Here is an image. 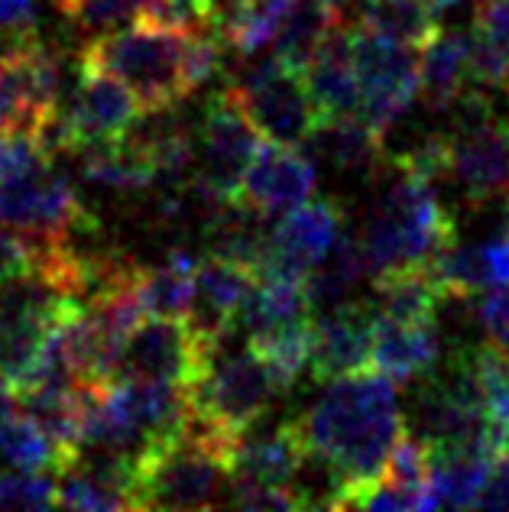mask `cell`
<instances>
[{
	"mask_svg": "<svg viewBox=\"0 0 509 512\" xmlns=\"http://www.w3.org/2000/svg\"><path fill=\"white\" fill-rule=\"evenodd\" d=\"M234 448L195 419L176 438L150 444L137 457V509H208L227 503Z\"/></svg>",
	"mask_w": 509,
	"mask_h": 512,
	"instance_id": "obj_4",
	"label": "cell"
},
{
	"mask_svg": "<svg viewBox=\"0 0 509 512\" xmlns=\"http://www.w3.org/2000/svg\"><path fill=\"white\" fill-rule=\"evenodd\" d=\"M299 422L312 457L325 461L334 477L325 506L357 509L360 496L373 480H380L396 441L403 438L396 380L380 370L331 380L328 393Z\"/></svg>",
	"mask_w": 509,
	"mask_h": 512,
	"instance_id": "obj_1",
	"label": "cell"
},
{
	"mask_svg": "<svg viewBox=\"0 0 509 512\" xmlns=\"http://www.w3.org/2000/svg\"><path fill=\"white\" fill-rule=\"evenodd\" d=\"M257 276V269L247 263L208 253L195 269V299L189 321L202 334H208L214 344H224L227 331L237 328L240 305H244Z\"/></svg>",
	"mask_w": 509,
	"mask_h": 512,
	"instance_id": "obj_18",
	"label": "cell"
},
{
	"mask_svg": "<svg viewBox=\"0 0 509 512\" xmlns=\"http://www.w3.org/2000/svg\"><path fill=\"white\" fill-rule=\"evenodd\" d=\"M312 376L318 383L373 370V305L344 302L312 325Z\"/></svg>",
	"mask_w": 509,
	"mask_h": 512,
	"instance_id": "obj_16",
	"label": "cell"
},
{
	"mask_svg": "<svg viewBox=\"0 0 509 512\" xmlns=\"http://www.w3.org/2000/svg\"><path fill=\"white\" fill-rule=\"evenodd\" d=\"M467 36L438 30L419 49V98L432 111H448L467 88Z\"/></svg>",
	"mask_w": 509,
	"mask_h": 512,
	"instance_id": "obj_22",
	"label": "cell"
},
{
	"mask_svg": "<svg viewBox=\"0 0 509 512\" xmlns=\"http://www.w3.org/2000/svg\"><path fill=\"white\" fill-rule=\"evenodd\" d=\"M189 33L192 30L137 20L91 36L78 62L124 82L137 94L143 114H163L195 91L189 75Z\"/></svg>",
	"mask_w": 509,
	"mask_h": 512,
	"instance_id": "obj_3",
	"label": "cell"
},
{
	"mask_svg": "<svg viewBox=\"0 0 509 512\" xmlns=\"http://www.w3.org/2000/svg\"><path fill=\"white\" fill-rule=\"evenodd\" d=\"M325 4L334 10V17L341 23H360L370 7V0H325Z\"/></svg>",
	"mask_w": 509,
	"mask_h": 512,
	"instance_id": "obj_36",
	"label": "cell"
},
{
	"mask_svg": "<svg viewBox=\"0 0 509 512\" xmlns=\"http://www.w3.org/2000/svg\"><path fill=\"white\" fill-rule=\"evenodd\" d=\"M221 344H214L189 318L153 315L140 321L120 347L114 380H150V383H179L189 389L205 373Z\"/></svg>",
	"mask_w": 509,
	"mask_h": 512,
	"instance_id": "obj_7",
	"label": "cell"
},
{
	"mask_svg": "<svg viewBox=\"0 0 509 512\" xmlns=\"http://www.w3.org/2000/svg\"><path fill=\"white\" fill-rule=\"evenodd\" d=\"M428 4H432L435 10H448V7L458 4V0H428Z\"/></svg>",
	"mask_w": 509,
	"mask_h": 512,
	"instance_id": "obj_38",
	"label": "cell"
},
{
	"mask_svg": "<svg viewBox=\"0 0 509 512\" xmlns=\"http://www.w3.org/2000/svg\"><path fill=\"white\" fill-rule=\"evenodd\" d=\"M480 325L487 331L490 347L500 350L509 360V282L484 295V302H480Z\"/></svg>",
	"mask_w": 509,
	"mask_h": 512,
	"instance_id": "obj_32",
	"label": "cell"
},
{
	"mask_svg": "<svg viewBox=\"0 0 509 512\" xmlns=\"http://www.w3.org/2000/svg\"><path fill=\"white\" fill-rule=\"evenodd\" d=\"M435 17L438 10L428 0H370L360 23L396 39V43L422 49L441 30Z\"/></svg>",
	"mask_w": 509,
	"mask_h": 512,
	"instance_id": "obj_28",
	"label": "cell"
},
{
	"mask_svg": "<svg viewBox=\"0 0 509 512\" xmlns=\"http://www.w3.org/2000/svg\"><path fill=\"white\" fill-rule=\"evenodd\" d=\"M146 7L150 0H82L75 10H69V20H75L85 36H101L143 20Z\"/></svg>",
	"mask_w": 509,
	"mask_h": 512,
	"instance_id": "obj_29",
	"label": "cell"
},
{
	"mask_svg": "<svg viewBox=\"0 0 509 512\" xmlns=\"http://www.w3.org/2000/svg\"><path fill=\"white\" fill-rule=\"evenodd\" d=\"M458 104L464 107L458 127L441 133L438 179H451L471 205L509 198V124L480 94H464Z\"/></svg>",
	"mask_w": 509,
	"mask_h": 512,
	"instance_id": "obj_6",
	"label": "cell"
},
{
	"mask_svg": "<svg viewBox=\"0 0 509 512\" xmlns=\"http://www.w3.org/2000/svg\"><path fill=\"white\" fill-rule=\"evenodd\" d=\"M367 276H370V263H367L364 247H360V237L341 234L338 244L328 250L325 260L308 273L305 286H308V295H312L315 305H334Z\"/></svg>",
	"mask_w": 509,
	"mask_h": 512,
	"instance_id": "obj_27",
	"label": "cell"
},
{
	"mask_svg": "<svg viewBox=\"0 0 509 512\" xmlns=\"http://www.w3.org/2000/svg\"><path fill=\"white\" fill-rule=\"evenodd\" d=\"M65 137H69V150L82 153L88 146L124 140L133 120L143 114V107L124 82L107 75L95 65L78 62V88L72 104L59 107Z\"/></svg>",
	"mask_w": 509,
	"mask_h": 512,
	"instance_id": "obj_13",
	"label": "cell"
},
{
	"mask_svg": "<svg viewBox=\"0 0 509 512\" xmlns=\"http://www.w3.org/2000/svg\"><path fill=\"white\" fill-rule=\"evenodd\" d=\"M341 211L331 201H302L299 208L283 214V221L266 240L263 269L308 279V273L325 260L328 250L341 237ZM260 269V273H263Z\"/></svg>",
	"mask_w": 509,
	"mask_h": 512,
	"instance_id": "obj_14",
	"label": "cell"
},
{
	"mask_svg": "<svg viewBox=\"0 0 509 512\" xmlns=\"http://www.w3.org/2000/svg\"><path fill=\"white\" fill-rule=\"evenodd\" d=\"M283 389L279 376L250 347L240 354L218 350L205 373L189 386L192 419L214 438L231 444L237 454L240 438L263 419V412Z\"/></svg>",
	"mask_w": 509,
	"mask_h": 512,
	"instance_id": "obj_5",
	"label": "cell"
},
{
	"mask_svg": "<svg viewBox=\"0 0 509 512\" xmlns=\"http://www.w3.org/2000/svg\"><path fill=\"white\" fill-rule=\"evenodd\" d=\"M52 4H56L62 13H69V10H75L78 4H82V0H52Z\"/></svg>",
	"mask_w": 509,
	"mask_h": 512,
	"instance_id": "obj_37",
	"label": "cell"
},
{
	"mask_svg": "<svg viewBox=\"0 0 509 512\" xmlns=\"http://www.w3.org/2000/svg\"><path fill=\"white\" fill-rule=\"evenodd\" d=\"M36 33V0H0V36Z\"/></svg>",
	"mask_w": 509,
	"mask_h": 512,
	"instance_id": "obj_34",
	"label": "cell"
},
{
	"mask_svg": "<svg viewBox=\"0 0 509 512\" xmlns=\"http://www.w3.org/2000/svg\"><path fill=\"white\" fill-rule=\"evenodd\" d=\"M0 506H4V474H0Z\"/></svg>",
	"mask_w": 509,
	"mask_h": 512,
	"instance_id": "obj_39",
	"label": "cell"
},
{
	"mask_svg": "<svg viewBox=\"0 0 509 512\" xmlns=\"http://www.w3.org/2000/svg\"><path fill=\"white\" fill-rule=\"evenodd\" d=\"M56 493V470H13V474H4L7 509H49L56 506Z\"/></svg>",
	"mask_w": 509,
	"mask_h": 512,
	"instance_id": "obj_30",
	"label": "cell"
},
{
	"mask_svg": "<svg viewBox=\"0 0 509 512\" xmlns=\"http://www.w3.org/2000/svg\"><path fill=\"white\" fill-rule=\"evenodd\" d=\"M480 509H509V457H497L477 493Z\"/></svg>",
	"mask_w": 509,
	"mask_h": 512,
	"instance_id": "obj_35",
	"label": "cell"
},
{
	"mask_svg": "<svg viewBox=\"0 0 509 512\" xmlns=\"http://www.w3.org/2000/svg\"><path fill=\"white\" fill-rule=\"evenodd\" d=\"M0 221L26 240H72L98 231V218L49 163L0 182Z\"/></svg>",
	"mask_w": 509,
	"mask_h": 512,
	"instance_id": "obj_8",
	"label": "cell"
},
{
	"mask_svg": "<svg viewBox=\"0 0 509 512\" xmlns=\"http://www.w3.org/2000/svg\"><path fill=\"white\" fill-rule=\"evenodd\" d=\"M351 52L360 82V111L386 133L419 98V49L351 23Z\"/></svg>",
	"mask_w": 509,
	"mask_h": 512,
	"instance_id": "obj_9",
	"label": "cell"
},
{
	"mask_svg": "<svg viewBox=\"0 0 509 512\" xmlns=\"http://www.w3.org/2000/svg\"><path fill=\"white\" fill-rule=\"evenodd\" d=\"M305 82L321 111V120L334 114L360 111V82L351 52V23H338L321 39L312 62L305 65Z\"/></svg>",
	"mask_w": 509,
	"mask_h": 512,
	"instance_id": "obj_20",
	"label": "cell"
},
{
	"mask_svg": "<svg viewBox=\"0 0 509 512\" xmlns=\"http://www.w3.org/2000/svg\"><path fill=\"white\" fill-rule=\"evenodd\" d=\"M432 273L445 299H471L477 292H490L509 282V231L490 244H467L454 240L432 263Z\"/></svg>",
	"mask_w": 509,
	"mask_h": 512,
	"instance_id": "obj_19",
	"label": "cell"
},
{
	"mask_svg": "<svg viewBox=\"0 0 509 512\" xmlns=\"http://www.w3.org/2000/svg\"><path fill=\"white\" fill-rule=\"evenodd\" d=\"M62 62L36 33L0 52V133H33L59 111Z\"/></svg>",
	"mask_w": 509,
	"mask_h": 512,
	"instance_id": "obj_10",
	"label": "cell"
},
{
	"mask_svg": "<svg viewBox=\"0 0 509 512\" xmlns=\"http://www.w3.org/2000/svg\"><path fill=\"white\" fill-rule=\"evenodd\" d=\"M43 163H52V159L39 150L30 133H0V182L17 179Z\"/></svg>",
	"mask_w": 509,
	"mask_h": 512,
	"instance_id": "obj_31",
	"label": "cell"
},
{
	"mask_svg": "<svg viewBox=\"0 0 509 512\" xmlns=\"http://www.w3.org/2000/svg\"><path fill=\"white\" fill-rule=\"evenodd\" d=\"M357 237L367 253L370 276H380L406 266H428L458 240V231L448 208L438 201L432 179L399 153L390 159V179L370 205Z\"/></svg>",
	"mask_w": 509,
	"mask_h": 512,
	"instance_id": "obj_2",
	"label": "cell"
},
{
	"mask_svg": "<svg viewBox=\"0 0 509 512\" xmlns=\"http://www.w3.org/2000/svg\"><path fill=\"white\" fill-rule=\"evenodd\" d=\"M308 143H315V150L331 166H338L344 172L367 169L383 156V133L370 124L364 111L325 117Z\"/></svg>",
	"mask_w": 509,
	"mask_h": 512,
	"instance_id": "obj_24",
	"label": "cell"
},
{
	"mask_svg": "<svg viewBox=\"0 0 509 512\" xmlns=\"http://www.w3.org/2000/svg\"><path fill=\"white\" fill-rule=\"evenodd\" d=\"M305 461H312V448H308L302 422L292 419V422L276 425L273 431H257V435L247 431L237 444L231 480L257 483V487L299 490L296 477L305 470Z\"/></svg>",
	"mask_w": 509,
	"mask_h": 512,
	"instance_id": "obj_17",
	"label": "cell"
},
{
	"mask_svg": "<svg viewBox=\"0 0 509 512\" xmlns=\"http://www.w3.org/2000/svg\"><path fill=\"white\" fill-rule=\"evenodd\" d=\"M312 192H315L312 159L299 153V146L266 140L244 175L237 205L270 218V214H286L292 208H299L302 201L312 198Z\"/></svg>",
	"mask_w": 509,
	"mask_h": 512,
	"instance_id": "obj_15",
	"label": "cell"
},
{
	"mask_svg": "<svg viewBox=\"0 0 509 512\" xmlns=\"http://www.w3.org/2000/svg\"><path fill=\"white\" fill-rule=\"evenodd\" d=\"M373 292H377V305H373L377 315L396 321H419V325L435 321V308L445 299L432 266H406L373 276Z\"/></svg>",
	"mask_w": 509,
	"mask_h": 512,
	"instance_id": "obj_23",
	"label": "cell"
},
{
	"mask_svg": "<svg viewBox=\"0 0 509 512\" xmlns=\"http://www.w3.org/2000/svg\"><path fill=\"white\" fill-rule=\"evenodd\" d=\"M263 133L253 127L244 104L237 101L234 88L218 91L205 107L202 120V169H198V185L211 192L221 205H237L240 185L260 153Z\"/></svg>",
	"mask_w": 509,
	"mask_h": 512,
	"instance_id": "obj_12",
	"label": "cell"
},
{
	"mask_svg": "<svg viewBox=\"0 0 509 512\" xmlns=\"http://www.w3.org/2000/svg\"><path fill=\"white\" fill-rule=\"evenodd\" d=\"M234 94L244 104L253 127L270 143L302 146L315 137L321 124V111L308 91L305 72L279 59L253 69L244 82L234 85Z\"/></svg>",
	"mask_w": 509,
	"mask_h": 512,
	"instance_id": "obj_11",
	"label": "cell"
},
{
	"mask_svg": "<svg viewBox=\"0 0 509 512\" xmlns=\"http://www.w3.org/2000/svg\"><path fill=\"white\" fill-rule=\"evenodd\" d=\"M195 269L198 260L192 253H172L159 266H140L137 292L146 308V315L163 318H189L195 299Z\"/></svg>",
	"mask_w": 509,
	"mask_h": 512,
	"instance_id": "obj_25",
	"label": "cell"
},
{
	"mask_svg": "<svg viewBox=\"0 0 509 512\" xmlns=\"http://www.w3.org/2000/svg\"><path fill=\"white\" fill-rule=\"evenodd\" d=\"M474 33L484 36L509 59V0H477Z\"/></svg>",
	"mask_w": 509,
	"mask_h": 512,
	"instance_id": "obj_33",
	"label": "cell"
},
{
	"mask_svg": "<svg viewBox=\"0 0 509 512\" xmlns=\"http://www.w3.org/2000/svg\"><path fill=\"white\" fill-rule=\"evenodd\" d=\"M338 23L341 20L334 17V10L325 0H299V4L289 10V17L283 20V26H279V33L273 39V59L305 72V65L312 62L321 39Z\"/></svg>",
	"mask_w": 509,
	"mask_h": 512,
	"instance_id": "obj_26",
	"label": "cell"
},
{
	"mask_svg": "<svg viewBox=\"0 0 509 512\" xmlns=\"http://www.w3.org/2000/svg\"><path fill=\"white\" fill-rule=\"evenodd\" d=\"M438 363L435 321H396L373 312V370L396 383L432 373Z\"/></svg>",
	"mask_w": 509,
	"mask_h": 512,
	"instance_id": "obj_21",
	"label": "cell"
}]
</instances>
